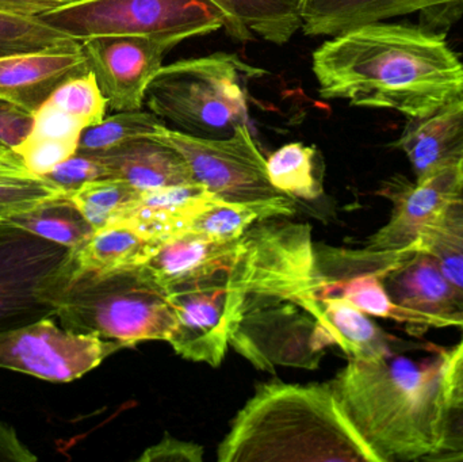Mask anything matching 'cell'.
<instances>
[{
	"instance_id": "cell-1",
	"label": "cell",
	"mask_w": 463,
	"mask_h": 462,
	"mask_svg": "<svg viewBox=\"0 0 463 462\" xmlns=\"http://www.w3.org/2000/svg\"><path fill=\"white\" fill-rule=\"evenodd\" d=\"M232 347L261 371L317 368L336 346L326 328L312 230L282 217L242 235L227 269Z\"/></svg>"
},
{
	"instance_id": "cell-2",
	"label": "cell",
	"mask_w": 463,
	"mask_h": 462,
	"mask_svg": "<svg viewBox=\"0 0 463 462\" xmlns=\"http://www.w3.org/2000/svg\"><path fill=\"white\" fill-rule=\"evenodd\" d=\"M312 70L324 99L421 118L463 98V62L445 35L402 24H362L326 41Z\"/></svg>"
},
{
	"instance_id": "cell-3",
	"label": "cell",
	"mask_w": 463,
	"mask_h": 462,
	"mask_svg": "<svg viewBox=\"0 0 463 462\" xmlns=\"http://www.w3.org/2000/svg\"><path fill=\"white\" fill-rule=\"evenodd\" d=\"M449 350L350 358L332 382L345 415L378 462L426 461L439 444Z\"/></svg>"
},
{
	"instance_id": "cell-4",
	"label": "cell",
	"mask_w": 463,
	"mask_h": 462,
	"mask_svg": "<svg viewBox=\"0 0 463 462\" xmlns=\"http://www.w3.org/2000/svg\"><path fill=\"white\" fill-rule=\"evenodd\" d=\"M220 462H378L329 382L259 385L217 450Z\"/></svg>"
},
{
	"instance_id": "cell-5",
	"label": "cell",
	"mask_w": 463,
	"mask_h": 462,
	"mask_svg": "<svg viewBox=\"0 0 463 462\" xmlns=\"http://www.w3.org/2000/svg\"><path fill=\"white\" fill-rule=\"evenodd\" d=\"M43 298L65 330L118 342L125 349L168 342L175 325L170 293L146 265L100 273L79 266L70 252Z\"/></svg>"
},
{
	"instance_id": "cell-6",
	"label": "cell",
	"mask_w": 463,
	"mask_h": 462,
	"mask_svg": "<svg viewBox=\"0 0 463 462\" xmlns=\"http://www.w3.org/2000/svg\"><path fill=\"white\" fill-rule=\"evenodd\" d=\"M261 71L236 54L179 60L159 70L146 103L160 119L198 137L224 138L247 125V81Z\"/></svg>"
},
{
	"instance_id": "cell-7",
	"label": "cell",
	"mask_w": 463,
	"mask_h": 462,
	"mask_svg": "<svg viewBox=\"0 0 463 462\" xmlns=\"http://www.w3.org/2000/svg\"><path fill=\"white\" fill-rule=\"evenodd\" d=\"M76 41L102 35H141L182 41L225 26L213 0H75L40 15Z\"/></svg>"
},
{
	"instance_id": "cell-8",
	"label": "cell",
	"mask_w": 463,
	"mask_h": 462,
	"mask_svg": "<svg viewBox=\"0 0 463 462\" xmlns=\"http://www.w3.org/2000/svg\"><path fill=\"white\" fill-rule=\"evenodd\" d=\"M157 138L182 155L198 184L224 203H259L285 195L272 186L264 159L248 125L224 138L198 137L162 127Z\"/></svg>"
},
{
	"instance_id": "cell-9",
	"label": "cell",
	"mask_w": 463,
	"mask_h": 462,
	"mask_svg": "<svg viewBox=\"0 0 463 462\" xmlns=\"http://www.w3.org/2000/svg\"><path fill=\"white\" fill-rule=\"evenodd\" d=\"M122 349L118 342L72 333L57 325L56 317H46L0 333V369L45 382H71Z\"/></svg>"
},
{
	"instance_id": "cell-10",
	"label": "cell",
	"mask_w": 463,
	"mask_h": 462,
	"mask_svg": "<svg viewBox=\"0 0 463 462\" xmlns=\"http://www.w3.org/2000/svg\"><path fill=\"white\" fill-rule=\"evenodd\" d=\"M71 249L0 222V333L54 317L43 290Z\"/></svg>"
},
{
	"instance_id": "cell-11",
	"label": "cell",
	"mask_w": 463,
	"mask_h": 462,
	"mask_svg": "<svg viewBox=\"0 0 463 462\" xmlns=\"http://www.w3.org/2000/svg\"><path fill=\"white\" fill-rule=\"evenodd\" d=\"M416 247L399 251L345 249V247L315 244L316 269L320 281V297L339 296L369 316L393 320L410 331H427L423 319L413 312L397 306L383 278Z\"/></svg>"
},
{
	"instance_id": "cell-12",
	"label": "cell",
	"mask_w": 463,
	"mask_h": 462,
	"mask_svg": "<svg viewBox=\"0 0 463 462\" xmlns=\"http://www.w3.org/2000/svg\"><path fill=\"white\" fill-rule=\"evenodd\" d=\"M178 41L141 35H102L81 41V49L109 108L141 110L152 79Z\"/></svg>"
},
{
	"instance_id": "cell-13",
	"label": "cell",
	"mask_w": 463,
	"mask_h": 462,
	"mask_svg": "<svg viewBox=\"0 0 463 462\" xmlns=\"http://www.w3.org/2000/svg\"><path fill=\"white\" fill-rule=\"evenodd\" d=\"M462 187L459 165L413 182L399 174L386 179L377 194L391 201V219L367 239V249L399 251L418 247L423 233L442 219Z\"/></svg>"
},
{
	"instance_id": "cell-14",
	"label": "cell",
	"mask_w": 463,
	"mask_h": 462,
	"mask_svg": "<svg viewBox=\"0 0 463 462\" xmlns=\"http://www.w3.org/2000/svg\"><path fill=\"white\" fill-rule=\"evenodd\" d=\"M228 266L168 292L175 312V325L168 344L181 357L214 368L222 365L231 342Z\"/></svg>"
},
{
	"instance_id": "cell-15",
	"label": "cell",
	"mask_w": 463,
	"mask_h": 462,
	"mask_svg": "<svg viewBox=\"0 0 463 462\" xmlns=\"http://www.w3.org/2000/svg\"><path fill=\"white\" fill-rule=\"evenodd\" d=\"M383 281L392 300L420 316L427 330L463 328V290L427 250L416 247Z\"/></svg>"
},
{
	"instance_id": "cell-16",
	"label": "cell",
	"mask_w": 463,
	"mask_h": 462,
	"mask_svg": "<svg viewBox=\"0 0 463 462\" xmlns=\"http://www.w3.org/2000/svg\"><path fill=\"white\" fill-rule=\"evenodd\" d=\"M415 13L423 16L426 29L443 27L461 15L463 0H302V30L310 37H334L353 27Z\"/></svg>"
},
{
	"instance_id": "cell-17",
	"label": "cell",
	"mask_w": 463,
	"mask_h": 462,
	"mask_svg": "<svg viewBox=\"0 0 463 462\" xmlns=\"http://www.w3.org/2000/svg\"><path fill=\"white\" fill-rule=\"evenodd\" d=\"M89 71L83 49L0 57V98L35 113L60 84Z\"/></svg>"
},
{
	"instance_id": "cell-18",
	"label": "cell",
	"mask_w": 463,
	"mask_h": 462,
	"mask_svg": "<svg viewBox=\"0 0 463 462\" xmlns=\"http://www.w3.org/2000/svg\"><path fill=\"white\" fill-rule=\"evenodd\" d=\"M208 187L198 182L143 193L140 200L119 222L159 243L189 232L193 222L206 209L220 203Z\"/></svg>"
},
{
	"instance_id": "cell-19",
	"label": "cell",
	"mask_w": 463,
	"mask_h": 462,
	"mask_svg": "<svg viewBox=\"0 0 463 462\" xmlns=\"http://www.w3.org/2000/svg\"><path fill=\"white\" fill-rule=\"evenodd\" d=\"M412 167L415 179L459 165L463 157V98L421 118H410L394 143Z\"/></svg>"
},
{
	"instance_id": "cell-20",
	"label": "cell",
	"mask_w": 463,
	"mask_h": 462,
	"mask_svg": "<svg viewBox=\"0 0 463 462\" xmlns=\"http://www.w3.org/2000/svg\"><path fill=\"white\" fill-rule=\"evenodd\" d=\"M97 156L109 176L129 182L141 193L195 182L178 151L154 137H141L109 149Z\"/></svg>"
},
{
	"instance_id": "cell-21",
	"label": "cell",
	"mask_w": 463,
	"mask_h": 462,
	"mask_svg": "<svg viewBox=\"0 0 463 462\" xmlns=\"http://www.w3.org/2000/svg\"><path fill=\"white\" fill-rule=\"evenodd\" d=\"M242 236L217 240L197 232H184L160 247L146 263L160 287L173 288L227 268L239 254Z\"/></svg>"
},
{
	"instance_id": "cell-22",
	"label": "cell",
	"mask_w": 463,
	"mask_h": 462,
	"mask_svg": "<svg viewBox=\"0 0 463 462\" xmlns=\"http://www.w3.org/2000/svg\"><path fill=\"white\" fill-rule=\"evenodd\" d=\"M225 15V30L240 41L260 37L285 45L302 29V0H213Z\"/></svg>"
},
{
	"instance_id": "cell-23",
	"label": "cell",
	"mask_w": 463,
	"mask_h": 462,
	"mask_svg": "<svg viewBox=\"0 0 463 462\" xmlns=\"http://www.w3.org/2000/svg\"><path fill=\"white\" fill-rule=\"evenodd\" d=\"M162 246L125 222H114L95 231L89 240L71 250V255L81 268L108 273L146 265Z\"/></svg>"
},
{
	"instance_id": "cell-24",
	"label": "cell",
	"mask_w": 463,
	"mask_h": 462,
	"mask_svg": "<svg viewBox=\"0 0 463 462\" xmlns=\"http://www.w3.org/2000/svg\"><path fill=\"white\" fill-rule=\"evenodd\" d=\"M326 328L335 344L350 358L375 360L393 354L400 342L389 335L369 315L339 296L321 297Z\"/></svg>"
},
{
	"instance_id": "cell-25",
	"label": "cell",
	"mask_w": 463,
	"mask_h": 462,
	"mask_svg": "<svg viewBox=\"0 0 463 462\" xmlns=\"http://www.w3.org/2000/svg\"><path fill=\"white\" fill-rule=\"evenodd\" d=\"M296 198L285 194L259 203H220L197 216L190 232L203 233L217 240L240 239L250 227L275 217L293 216Z\"/></svg>"
},
{
	"instance_id": "cell-26",
	"label": "cell",
	"mask_w": 463,
	"mask_h": 462,
	"mask_svg": "<svg viewBox=\"0 0 463 462\" xmlns=\"http://www.w3.org/2000/svg\"><path fill=\"white\" fill-rule=\"evenodd\" d=\"M7 222L71 250L78 249L95 232L67 193L43 201L32 211L11 217Z\"/></svg>"
},
{
	"instance_id": "cell-27",
	"label": "cell",
	"mask_w": 463,
	"mask_h": 462,
	"mask_svg": "<svg viewBox=\"0 0 463 462\" xmlns=\"http://www.w3.org/2000/svg\"><path fill=\"white\" fill-rule=\"evenodd\" d=\"M267 173L275 189L302 200L323 194L324 165L315 146L288 143L267 159Z\"/></svg>"
},
{
	"instance_id": "cell-28",
	"label": "cell",
	"mask_w": 463,
	"mask_h": 462,
	"mask_svg": "<svg viewBox=\"0 0 463 462\" xmlns=\"http://www.w3.org/2000/svg\"><path fill=\"white\" fill-rule=\"evenodd\" d=\"M80 41L59 32L40 16L0 11V57L30 52H79Z\"/></svg>"
},
{
	"instance_id": "cell-29",
	"label": "cell",
	"mask_w": 463,
	"mask_h": 462,
	"mask_svg": "<svg viewBox=\"0 0 463 462\" xmlns=\"http://www.w3.org/2000/svg\"><path fill=\"white\" fill-rule=\"evenodd\" d=\"M143 193L121 178L95 179L87 182L70 198L95 231L119 222L140 200Z\"/></svg>"
},
{
	"instance_id": "cell-30",
	"label": "cell",
	"mask_w": 463,
	"mask_h": 462,
	"mask_svg": "<svg viewBox=\"0 0 463 462\" xmlns=\"http://www.w3.org/2000/svg\"><path fill=\"white\" fill-rule=\"evenodd\" d=\"M162 119L148 111H118L100 124L87 127L79 140L78 154L98 155L136 138L149 137L160 127Z\"/></svg>"
},
{
	"instance_id": "cell-31",
	"label": "cell",
	"mask_w": 463,
	"mask_h": 462,
	"mask_svg": "<svg viewBox=\"0 0 463 462\" xmlns=\"http://www.w3.org/2000/svg\"><path fill=\"white\" fill-rule=\"evenodd\" d=\"M45 105L76 119L84 129L106 118L109 105L91 71L73 76L57 87Z\"/></svg>"
},
{
	"instance_id": "cell-32",
	"label": "cell",
	"mask_w": 463,
	"mask_h": 462,
	"mask_svg": "<svg viewBox=\"0 0 463 462\" xmlns=\"http://www.w3.org/2000/svg\"><path fill=\"white\" fill-rule=\"evenodd\" d=\"M61 189L43 176L26 181L0 184V222L26 213L43 201L62 194Z\"/></svg>"
},
{
	"instance_id": "cell-33",
	"label": "cell",
	"mask_w": 463,
	"mask_h": 462,
	"mask_svg": "<svg viewBox=\"0 0 463 462\" xmlns=\"http://www.w3.org/2000/svg\"><path fill=\"white\" fill-rule=\"evenodd\" d=\"M78 146L79 141L75 140L29 135L14 152L22 157L33 175L43 176L57 165L73 156L78 152Z\"/></svg>"
},
{
	"instance_id": "cell-34",
	"label": "cell",
	"mask_w": 463,
	"mask_h": 462,
	"mask_svg": "<svg viewBox=\"0 0 463 462\" xmlns=\"http://www.w3.org/2000/svg\"><path fill=\"white\" fill-rule=\"evenodd\" d=\"M108 176V168L97 156L76 152L70 159L60 163L51 173L43 175V178L56 184L62 192L71 194L87 182Z\"/></svg>"
},
{
	"instance_id": "cell-35",
	"label": "cell",
	"mask_w": 463,
	"mask_h": 462,
	"mask_svg": "<svg viewBox=\"0 0 463 462\" xmlns=\"http://www.w3.org/2000/svg\"><path fill=\"white\" fill-rule=\"evenodd\" d=\"M418 247L427 250L439 259L443 270L454 284L463 290V243L446 232L439 225H432L419 240Z\"/></svg>"
},
{
	"instance_id": "cell-36",
	"label": "cell",
	"mask_w": 463,
	"mask_h": 462,
	"mask_svg": "<svg viewBox=\"0 0 463 462\" xmlns=\"http://www.w3.org/2000/svg\"><path fill=\"white\" fill-rule=\"evenodd\" d=\"M429 462H463V398L446 401L440 420L439 444Z\"/></svg>"
},
{
	"instance_id": "cell-37",
	"label": "cell",
	"mask_w": 463,
	"mask_h": 462,
	"mask_svg": "<svg viewBox=\"0 0 463 462\" xmlns=\"http://www.w3.org/2000/svg\"><path fill=\"white\" fill-rule=\"evenodd\" d=\"M34 113L0 98V146L5 149L18 148L32 133Z\"/></svg>"
},
{
	"instance_id": "cell-38",
	"label": "cell",
	"mask_w": 463,
	"mask_h": 462,
	"mask_svg": "<svg viewBox=\"0 0 463 462\" xmlns=\"http://www.w3.org/2000/svg\"><path fill=\"white\" fill-rule=\"evenodd\" d=\"M83 130L76 119L43 103L34 113V127L30 135L79 141Z\"/></svg>"
},
{
	"instance_id": "cell-39",
	"label": "cell",
	"mask_w": 463,
	"mask_h": 462,
	"mask_svg": "<svg viewBox=\"0 0 463 462\" xmlns=\"http://www.w3.org/2000/svg\"><path fill=\"white\" fill-rule=\"evenodd\" d=\"M203 448L194 442L181 441L165 433L154 447L144 450L140 462H201Z\"/></svg>"
},
{
	"instance_id": "cell-40",
	"label": "cell",
	"mask_w": 463,
	"mask_h": 462,
	"mask_svg": "<svg viewBox=\"0 0 463 462\" xmlns=\"http://www.w3.org/2000/svg\"><path fill=\"white\" fill-rule=\"evenodd\" d=\"M38 457L22 442L13 426L0 420V462H34Z\"/></svg>"
},
{
	"instance_id": "cell-41",
	"label": "cell",
	"mask_w": 463,
	"mask_h": 462,
	"mask_svg": "<svg viewBox=\"0 0 463 462\" xmlns=\"http://www.w3.org/2000/svg\"><path fill=\"white\" fill-rule=\"evenodd\" d=\"M445 390L446 401L463 398V336L454 349L449 350Z\"/></svg>"
},
{
	"instance_id": "cell-42",
	"label": "cell",
	"mask_w": 463,
	"mask_h": 462,
	"mask_svg": "<svg viewBox=\"0 0 463 462\" xmlns=\"http://www.w3.org/2000/svg\"><path fill=\"white\" fill-rule=\"evenodd\" d=\"M75 0H0V11L40 16Z\"/></svg>"
},
{
	"instance_id": "cell-43",
	"label": "cell",
	"mask_w": 463,
	"mask_h": 462,
	"mask_svg": "<svg viewBox=\"0 0 463 462\" xmlns=\"http://www.w3.org/2000/svg\"><path fill=\"white\" fill-rule=\"evenodd\" d=\"M37 178L30 173L22 157L14 151L0 155V184L26 181Z\"/></svg>"
},
{
	"instance_id": "cell-44",
	"label": "cell",
	"mask_w": 463,
	"mask_h": 462,
	"mask_svg": "<svg viewBox=\"0 0 463 462\" xmlns=\"http://www.w3.org/2000/svg\"><path fill=\"white\" fill-rule=\"evenodd\" d=\"M459 178H461V182L463 184V157L461 162H459Z\"/></svg>"
},
{
	"instance_id": "cell-45",
	"label": "cell",
	"mask_w": 463,
	"mask_h": 462,
	"mask_svg": "<svg viewBox=\"0 0 463 462\" xmlns=\"http://www.w3.org/2000/svg\"><path fill=\"white\" fill-rule=\"evenodd\" d=\"M11 151V149H5L3 148L2 146H0V155L5 154V152Z\"/></svg>"
}]
</instances>
